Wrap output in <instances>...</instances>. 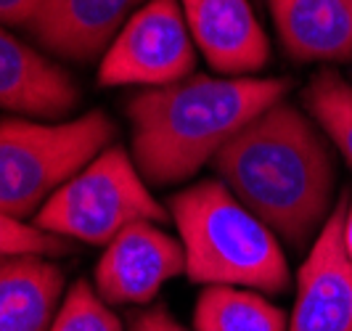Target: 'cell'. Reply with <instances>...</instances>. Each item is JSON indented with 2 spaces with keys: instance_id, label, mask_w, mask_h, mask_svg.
<instances>
[{
  "instance_id": "4",
  "label": "cell",
  "mask_w": 352,
  "mask_h": 331,
  "mask_svg": "<svg viewBox=\"0 0 352 331\" xmlns=\"http://www.w3.org/2000/svg\"><path fill=\"white\" fill-rule=\"evenodd\" d=\"M117 138L101 109L67 122L0 120V212L27 217Z\"/></svg>"
},
{
  "instance_id": "20",
  "label": "cell",
  "mask_w": 352,
  "mask_h": 331,
  "mask_svg": "<svg viewBox=\"0 0 352 331\" xmlns=\"http://www.w3.org/2000/svg\"><path fill=\"white\" fill-rule=\"evenodd\" d=\"M344 249H347V257L352 262V193L350 202H347V212H344Z\"/></svg>"
},
{
  "instance_id": "11",
  "label": "cell",
  "mask_w": 352,
  "mask_h": 331,
  "mask_svg": "<svg viewBox=\"0 0 352 331\" xmlns=\"http://www.w3.org/2000/svg\"><path fill=\"white\" fill-rule=\"evenodd\" d=\"M80 101L67 72L0 27V109L61 120Z\"/></svg>"
},
{
  "instance_id": "5",
  "label": "cell",
  "mask_w": 352,
  "mask_h": 331,
  "mask_svg": "<svg viewBox=\"0 0 352 331\" xmlns=\"http://www.w3.org/2000/svg\"><path fill=\"white\" fill-rule=\"evenodd\" d=\"M141 220L164 223L170 212L151 196L133 157L122 146H109L53 193L32 226L69 242L106 246Z\"/></svg>"
},
{
  "instance_id": "6",
  "label": "cell",
  "mask_w": 352,
  "mask_h": 331,
  "mask_svg": "<svg viewBox=\"0 0 352 331\" xmlns=\"http://www.w3.org/2000/svg\"><path fill=\"white\" fill-rule=\"evenodd\" d=\"M194 37L177 0H148L124 21L98 64L104 87H164L191 77Z\"/></svg>"
},
{
  "instance_id": "15",
  "label": "cell",
  "mask_w": 352,
  "mask_h": 331,
  "mask_svg": "<svg viewBox=\"0 0 352 331\" xmlns=\"http://www.w3.org/2000/svg\"><path fill=\"white\" fill-rule=\"evenodd\" d=\"M302 101L352 170V85L339 72L323 70L305 87Z\"/></svg>"
},
{
  "instance_id": "8",
  "label": "cell",
  "mask_w": 352,
  "mask_h": 331,
  "mask_svg": "<svg viewBox=\"0 0 352 331\" xmlns=\"http://www.w3.org/2000/svg\"><path fill=\"white\" fill-rule=\"evenodd\" d=\"M347 199L331 209L297 276L289 331H352V262L344 249Z\"/></svg>"
},
{
  "instance_id": "2",
  "label": "cell",
  "mask_w": 352,
  "mask_h": 331,
  "mask_svg": "<svg viewBox=\"0 0 352 331\" xmlns=\"http://www.w3.org/2000/svg\"><path fill=\"white\" fill-rule=\"evenodd\" d=\"M281 77L191 74L135 93L124 114L133 130V162L154 186H175L214 162L220 149L289 93Z\"/></svg>"
},
{
  "instance_id": "3",
  "label": "cell",
  "mask_w": 352,
  "mask_h": 331,
  "mask_svg": "<svg viewBox=\"0 0 352 331\" xmlns=\"http://www.w3.org/2000/svg\"><path fill=\"white\" fill-rule=\"evenodd\" d=\"M186 276L204 286L281 295L292 284L278 236L223 180H199L170 199Z\"/></svg>"
},
{
  "instance_id": "13",
  "label": "cell",
  "mask_w": 352,
  "mask_h": 331,
  "mask_svg": "<svg viewBox=\"0 0 352 331\" xmlns=\"http://www.w3.org/2000/svg\"><path fill=\"white\" fill-rule=\"evenodd\" d=\"M64 281L48 257H0V331H51Z\"/></svg>"
},
{
  "instance_id": "16",
  "label": "cell",
  "mask_w": 352,
  "mask_h": 331,
  "mask_svg": "<svg viewBox=\"0 0 352 331\" xmlns=\"http://www.w3.org/2000/svg\"><path fill=\"white\" fill-rule=\"evenodd\" d=\"M51 331H124L117 313L88 281H74L53 318Z\"/></svg>"
},
{
  "instance_id": "12",
  "label": "cell",
  "mask_w": 352,
  "mask_h": 331,
  "mask_svg": "<svg viewBox=\"0 0 352 331\" xmlns=\"http://www.w3.org/2000/svg\"><path fill=\"white\" fill-rule=\"evenodd\" d=\"M270 14L294 61H352V0H270Z\"/></svg>"
},
{
  "instance_id": "17",
  "label": "cell",
  "mask_w": 352,
  "mask_h": 331,
  "mask_svg": "<svg viewBox=\"0 0 352 331\" xmlns=\"http://www.w3.org/2000/svg\"><path fill=\"white\" fill-rule=\"evenodd\" d=\"M72 252L69 239L53 236L48 231L37 226H30L24 220H19L14 215L0 212V257H24V255H35V257H64Z\"/></svg>"
},
{
  "instance_id": "1",
  "label": "cell",
  "mask_w": 352,
  "mask_h": 331,
  "mask_svg": "<svg viewBox=\"0 0 352 331\" xmlns=\"http://www.w3.org/2000/svg\"><path fill=\"white\" fill-rule=\"evenodd\" d=\"M212 164L236 199L294 249L316 242L334 209L336 167L326 133L286 98L230 138Z\"/></svg>"
},
{
  "instance_id": "10",
  "label": "cell",
  "mask_w": 352,
  "mask_h": 331,
  "mask_svg": "<svg viewBox=\"0 0 352 331\" xmlns=\"http://www.w3.org/2000/svg\"><path fill=\"white\" fill-rule=\"evenodd\" d=\"M143 0H43L30 21L32 35L69 61H93L120 35Z\"/></svg>"
},
{
  "instance_id": "7",
  "label": "cell",
  "mask_w": 352,
  "mask_h": 331,
  "mask_svg": "<svg viewBox=\"0 0 352 331\" xmlns=\"http://www.w3.org/2000/svg\"><path fill=\"white\" fill-rule=\"evenodd\" d=\"M180 273H186L180 239L162 231L159 223L141 220L106 244L96 265V292L109 305H146Z\"/></svg>"
},
{
  "instance_id": "18",
  "label": "cell",
  "mask_w": 352,
  "mask_h": 331,
  "mask_svg": "<svg viewBox=\"0 0 352 331\" xmlns=\"http://www.w3.org/2000/svg\"><path fill=\"white\" fill-rule=\"evenodd\" d=\"M130 331H191V329H186L175 315H170V310L164 305H151L148 310H141V313L133 318Z\"/></svg>"
},
{
  "instance_id": "14",
  "label": "cell",
  "mask_w": 352,
  "mask_h": 331,
  "mask_svg": "<svg viewBox=\"0 0 352 331\" xmlns=\"http://www.w3.org/2000/svg\"><path fill=\"white\" fill-rule=\"evenodd\" d=\"M194 331H289V318L252 289L207 286L196 299Z\"/></svg>"
},
{
  "instance_id": "19",
  "label": "cell",
  "mask_w": 352,
  "mask_h": 331,
  "mask_svg": "<svg viewBox=\"0 0 352 331\" xmlns=\"http://www.w3.org/2000/svg\"><path fill=\"white\" fill-rule=\"evenodd\" d=\"M43 0H0V24H27L35 19Z\"/></svg>"
},
{
  "instance_id": "9",
  "label": "cell",
  "mask_w": 352,
  "mask_h": 331,
  "mask_svg": "<svg viewBox=\"0 0 352 331\" xmlns=\"http://www.w3.org/2000/svg\"><path fill=\"white\" fill-rule=\"evenodd\" d=\"M191 37L226 77H249L270 58V43L249 0H180Z\"/></svg>"
}]
</instances>
